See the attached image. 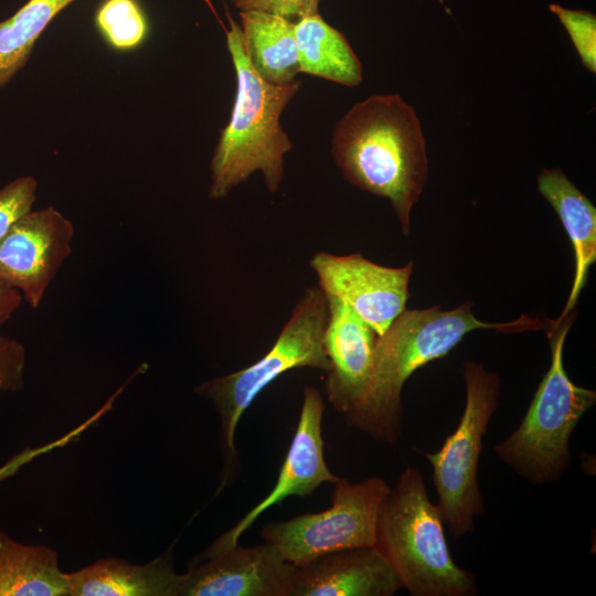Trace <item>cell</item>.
Masks as SVG:
<instances>
[{
    "label": "cell",
    "mask_w": 596,
    "mask_h": 596,
    "mask_svg": "<svg viewBox=\"0 0 596 596\" xmlns=\"http://www.w3.org/2000/svg\"><path fill=\"white\" fill-rule=\"evenodd\" d=\"M331 155L352 185L390 200L404 235L427 179L426 143L415 109L398 94L354 104L336 124Z\"/></svg>",
    "instance_id": "6da1fadb"
},
{
    "label": "cell",
    "mask_w": 596,
    "mask_h": 596,
    "mask_svg": "<svg viewBox=\"0 0 596 596\" xmlns=\"http://www.w3.org/2000/svg\"><path fill=\"white\" fill-rule=\"evenodd\" d=\"M543 328L542 321L525 316L507 323L483 322L473 316L470 302L446 311L438 307L405 309L377 337L365 396L344 416L345 423L377 441L396 444L403 428L401 393L413 372L446 355L470 331L510 333Z\"/></svg>",
    "instance_id": "7a4b0ae2"
},
{
    "label": "cell",
    "mask_w": 596,
    "mask_h": 596,
    "mask_svg": "<svg viewBox=\"0 0 596 596\" xmlns=\"http://www.w3.org/2000/svg\"><path fill=\"white\" fill-rule=\"evenodd\" d=\"M226 45L236 76V94L228 124L222 129L210 169L209 196L220 200L253 173L260 171L269 192L284 179V157L292 143L280 116L301 87L294 79L275 85L252 67L243 46L242 29L227 14Z\"/></svg>",
    "instance_id": "3957f363"
},
{
    "label": "cell",
    "mask_w": 596,
    "mask_h": 596,
    "mask_svg": "<svg viewBox=\"0 0 596 596\" xmlns=\"http://www.w3.org/2000/svg\"><path fill=\"white\" fill-rule=\"evenodd\" d=\"M443 523L421 472L405 468L381 502L374 546L413 596L477 593L472 573L459 567L451 557Z\"/></svg>",
    "instance_id": "277c9868"
},
{
    "label": "cell",
    "mask_w": 596,
    "mask_h": 596,
    "mask_svg": "<svg viewBox=\"0 0 596 596\" xmlns=\"http://www.w3.org/2000/svg\"><path fill=\"white\" fill-rule=\"evenodd\" d=\"M328 318L324 291L319 286L306 288L274 345L263 358L243 370L207 380L195 387L196 394L212 401L221 423L223 475L219 492L237 476L240 456L235 433L241 416L256 396L287 371L311 368L328 372L330 369L324 350Z\"/></svg>",
    "instance_id": "5b68a950"
},
{
    "label": "cell",
    "mask_w": 596,
    "mask_h": 596,
    "mask_svg": "<svg viewBox=\"0 0 596 596\" xmlns=\"http://www.w3.org/2000/svg\"><path fill=\"white\" fill-rule=\"evenodd\" d=\"M574 315L551 321V365L518 428L494 446L500 460L533 483L557 480L571 464L568 440L596 392L575 385L563 365V348Z\"/></svg>",
    "instance_id": "8992f818"
},
{
    "label": "cell",
    "mask_w": 596,
    "mask_h": 596,
    "mask_svg": "<svg viewBox=\"0 0 596 596\" xmlns=\"http://www.w3.org/2000/svg\"><path fill=\"white\" fill-rule=\"evenodd\" d=\"M466 405L456 429L437 453H422L430 462L443 522L455 536L473 530L485 512L477 471L490 418L497 409L500 380L481 364H464Z\"/></svg>",
    "instance_id": "52a82bcc"
},
{
    "label": "cell",
    "mask_w": 596,
    "mask_h": 596,
    "mask_svg": "<svg viewBox=\"0 0 596 596\" xmlns=\"http://www.w3.org/2000/svg\"><path fill=\"white\" fill-rule=\"evenodd\" d=\"M331 505L263 526L260 534L295 566L339 550L374 546L379 509L390 486L379 477L361 482L340 478Z\"/></svg>",
    "instance_id": "ba28073f"
},
{
    "label": "cell",
    "mask_w": 596,
    "mask_h": 596,
    "mask_svg": "<svg viewBox=\"0 0 596 596\" xmlns=\"http://www.w3.org/2000/svg\"><path fill=\"white\" fill-rule=\"evenodd\" d=\"M74 231L53 206L25 213L0 238V280L38 308L72 252Z\"/></svg>",
    "instance_id": "9c48e42d"
},
{
    "label": "cell",
    "mask_w": 596,
    "mask_h": 596,
    "mask_svg": "<svg viewBox=\"0 0 596 596\" xmlns=\"http://www.w3.org/2000/svg\"><path fill=\"white\" fill-rule=\"evenodd\" d=\"M310 267L319 287L345 302L377 336L405 310L413 269L409 262L401 268L375 264L361 254H313Z\"/></svg>",
    "instance_id": "30bf717a"
},
{
    "label": "cell",
    "mask_w": 596,
    "mask_h": 596,
    "mask_svg": "<svg viewBox=\"0 0 596 596\" xmlns=\"http://www.w3.org/2000/svg\"><path fill=\"white\" fill-rule=\"evenodd\" d=\"M324 404L318 390L304 389L299 422L273 490L232 529L213 541L195 561L207 558L238 544L240 536L268 508L284 499L308 497L324 482L336 483L340 477L327 466L321 433Z\"/></svg>",
    "instance_id": "8fae6325"
},
{
    "label": "cell",
    "mask_w": 596,
    "mask_h": 596,
    "mask_svg": "<svg viewBox=\"0 0 596 596\" xmlns=\"http://www.w3.org/2000/svg\"><path fill=\"white\" fill-rule=\"evenodd\" d=\"M296 568L268 542L237 544L195 561L182 574L179 596H291Z\"/></svg>",
    "instance_id": "7c38bea8"
},
{
    "label": "cell",
    "mask_w": 596,
    "mask_h": 596,
    "mask_svg": "<svg viewBox=\"0 0 596 596\" xmlns=\"http://www.w3.org/2000/svg\"><path fill=\"white\" fill-rule=\"evenodd\" d=\"M326 296L329 318L324 350L330 369L324 391L331 406L345 416L365 396L379 336L345 302L332 295Z\"/></svg>",
    "instance_id": "4fadbf2b"
},
{
    "label": "cell",
    "mask_w": 596,
    "mask_h": 596,
    "mask_svg": "<svg viewBox=\"0 0 596 596\" xmlns=\"http://www.w3.org/2000/svg\"><path fill=\"white\" fill-rule=\"evenodd\" d=\"M403 588L375 546L344 549L297 566L291 596H392Z\"/></svg>",
    "instance_id": "5bb4252c"
},
{
    "label": "cell",
    "mask_w": 596,
    "mask_h": 596,
    "mask_svg": "<svg viewBox=\"0 0 596 596\" xmlns=\"http://www.w3.org/2000/svg\"><path fill=\"white\" fill-rule=\"evenodd\" d=\"M173 546L146 564L106 557L68 575V596H179Z\"/></svg>",
    "instance_id": "9a60e30c"
},
{
    "label": "cell",
    "mask_w": 596,
    "mask_h": 596,
    "mask_svg": "<svg viewBox=\"0 0 596 596\" xmlns=\"http://www.w3.org/2000/svg\"><path fill=\"white\" fill-rule=\"evenodd\" d=\"M538 190L558 215L574 249L573 286L564 310L555 320L560 322L574 309L588 269L596 260V209L560 169H542Z\"/></svg>",
    "instance_id": "2e32d148"
},
{
    "label": "cell",
    "mask_w": 596,
    "mask_h": 596,
    "mask_svg": "<svg viewBox=\"0 0 596 596\" xmlns=\"http://www.w3.org/2000/svg\"><path fill=\"white\" fill-rule=\"evenodd\" d=\"M243 46L255 72L284 85L299 73L295 22L267 12L240 11Z\"/></svg>",
    "instance_id": "e0dca14e"
},
{
    "label": "cell",
    "mask_w": 596,
    "mask_h": 596,
    "mask_svg": "<svg viewBox=\"0 0 596 596\" xmlns=\"http://www.w3.org/2000/svg\"><path fill=\"white\" fill-rule=\"evenodd\" d=\"M299 73L354 87L362 83V65L347 38L318 13L295 22Z\"/></svg>",
    "instance_id": "ac0fdd59"
},
{
    "label": "cell",
    "mask_w": 596,
    "mask_h": 596,
    "mask_svg": "<svg viewBox=\"0 0 596 596\" xmlns=\"http://www.w3.org/2000/svg\"><path fill=\"white\" fill-rule=\"evenodd\" d=\"M68 595V575L54 550L20 543L0 530V596Z\"/></svg>",
    "instance_id": "d6986e66"
},
{
    "label": "cell",
    "mask_w": 596,
    "mask_h": 596,
    "mask_svg": "<svg viewBox=\"0 0 596 596\" xmlns=\"http://www.w3.org/2000/svg\"><path fill=\"white\" fill-rule=\"evenodd\" d=\"M75 0H29L0 22V88L24 67L50 22Z\"/></svg>",
    "instance_id": "ffe728a7"
},
{
    "label": "cell",
    "mask_w": 596,
    "mask_h": 596,
    "mask_svg": "<svg viewBox=\"0 0 596 596\" xmlns=\"http://www.w3.org/2000/svg\"><path fill=\"white\" fill-rule=\"evenodd\" d=\"M95 23L106 43L117 51L138 47L149 31L137 0H104L96 11Z\"/></svg>",
    "instance_id": "44dd1931"
},
{
    "label": "cell",
    "mask_w": 596,
    "mask_h": 596,
    "mask_svg": "<svg viewBox=\"0 0 596 596\" xmlns=\"http://www.w3.org/2000/svg\"><path fill=\"white\" fill-rule=\"evenodd\" d=\"M549 9L567 31L583 65L596 73V17L583 10H571L551 3Z\"/></svg>",
    "instance_id": "7402d4cb"
},
{
    "label": "cell",
    "mask_w": 596,
    "mask_h": 596,
    "mask_svg": "<svg viewBox=\"0 0 596 596\" xmlns=\"http://www.w3.org/2000/svg\"><path fill=\"white\" fill-rule=\"evenodd\" d=\"M36 188L38 181L31 175H25L0 189V238L15 221L31 211Z\"/></svg>",
    "instance_id": "603a6c76"
},
{
    "label": "cell",
    "mask_w": 596,
    "mask_h": 596,
    "mask_svg": "<svg viewBox=\"0 0 596 596\" xmlns=\"http://www.w3.org/2000/svg\"><path fill=\"white\" fill-rule=\"evenodd\" d=\"M25 349L14 339L0 336V391L17 392L23 389Z\"/></svg>",
    "instance_id": "cb8c5ba5"
},
{
    "label": "cell",
    "mask_w": 596,
    "mask_h": 596,
    "mask_svg": "<svg viewBox=\"0 0 596 596\" xmlns=\"http://www.w3.org/2000/svg\"><path fill=\"white\" fill-rule=\"evenodd\" d=\"M240 11L256 10L286 18L292 22L318 13L320 0H231Z\"/></svg>",
    "instance_id": "d4e9b609"
},
{
    "label": "cell",
    "mask_w": 596,
    "mask_h": 596,
    "mask_svg": "<svg viewBox=\"0 0 596 596\" xmlns=\"http://www.w3.org/2000/svg\"><path fill=\"white\" fill-rule=\"evenodd\" d=\"M79 429L76 427L65 436L53 443L46 444L36 448H25L19 454L10 458L3 466L0 467V481L13 476L21 467L33 460L35 457L43 455L56 447H62L79 435Z\"/></svg>",
    "instance_id": "484cf974"
},
{
    "label": "cell",
    "mask_w": 596,
    "mask_h": 596,
    "mask_svg": "<svg viewBox=\"0 0 596 596\" xmlns=\"http://www.w3.org/2000/svg\"><path fill=\"white\" fill-rule=\"evenodd\" d=\"M22 298L18 289L0 280V327L20 307Z\"/></svg>",
    "instance_id": "4316f807"
},
{
    "label": "cell",
    "mask_w": 596,
    "mask_h": 596,
    "mask_svg": "<svg viewBox=\"0 0 596 596\" xmlns=\"http://www.w3.org/2000/svg\"><path fill=\"white\" fill-rule=\"evenodd\" d=\"M439 3L444 4V0H438Z\"/></svg>",
    "instance_id": "83f0119b"
}]
</instances>
